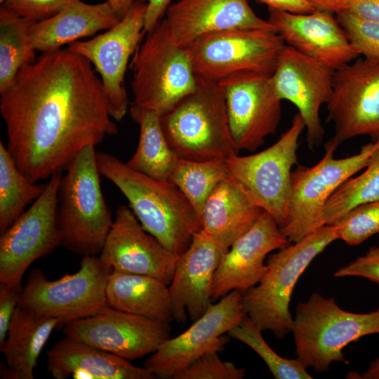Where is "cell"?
Returning <instances> with one entry per match:
<instances>
[{
	"instance_id": "6da1fadb",
	"label": "cell",
	"mask_w": 379,
	"mask_h": 379,
	"mask_svg": "<svg viewBox=\"0 0 379 379\" xmlns=\"http://www.w3.org/2000/svg\"><path fill=\"white\" fill-rule=\"evenodd\" d=\"M0 95L6 147L32 182L66 170L84 147L118 132L92 64L67 48L42 53Z\"/></svg>"
},
{
	"instance_id": "ee69618b",
	"label": "cell",
	"mask_w": 379,
	"mask_h": 379,
	"mask_svg": "<svg viewBox=\"0 0 379 379\" xmlns=\"http://www.w3.org/2000/svg\"><path fill=\"white\" fill-rule=\"evenodd\" d=\"M315 10L339 13L344 8L349 0H308Z\"/></svg>"
},
{
	"instance_id": "f546056e",
	"label": "cell",
	"mask_w": 379,
	"mask_h": 379,
	"mask_svg": "<svg viewBox=\"0 0 379 379\" xmlns=\"http://www.w3.org/2000/svg\"><path fill=\"white\" fill-rule=\"evenodd\" d=\"M34 21L0 8V93L8 88L19 70L36 60L29 36Z\"/></svg>"
},
{
	"instance_id": "d4e9b609",
	"label": "cell",
	"mask_w": 379,
	"mask_h": 379,
	"mask_svg": "<svg viewBox=\"0 0 379 379\" xmlns=\"http://www.w3.org/2000/svg\"><path fill=\"white\" fill-rule=\"evenodd\" d=\"M120 20L107 1L90 4L76 0L55 15L33 23L29 36L36 51H53L98 31L109 29Z\"/></svg>"
},
{
	"instance_id": "cb8c5ba5",
	"label": "cell",
	"mask_w": 379,
	"mask_h": 379,
	"mask_svg": "<svg viewBox=\"0 0 379 379\" xmlns=\"http://www.w3.org/2000/svg\"><path fill=\"white\" fill-rule=\"evenodd\" d=\"M47 368L56 379H154L147 368L65 336L47 352Z\"/></svg>"
},
{
	"instance_id": "8d00e7d4",
	"label": "cell",
	"mask_w": 379,
	"mask_h": 379,
	"mask_svg": "<svg viewBox=\"0 0 379 379\" xmlns=\"http://www.w3.org/2000/svg\"><path fill=\"white\" fill-rule=\"evenodd\" d=\"M245 375L244 368L222 361L218 352H210L192 362L175 379H242Z\"/></svg>"
},
{
	"instance_id": "d590c367",
	"label": "cell",
	"mask_w": 379,
	"mask_h": 379,
	"mask_svg": "<svg viewBox=\"0 0 379 379\" xmlns=\"http://www.w3.org/2000/svg\"><path fill=\"white\" fill-rule=\"evenodd\" d=\"M337 15L339 24L359 55L379 63V22L361 19L347 11Z\"/></svg>"
},
{
	"instance_id": "bcb514c9",
	"label": "cell",
	"mask_w": 379,
	"mask_h": 379,
	"mask_svg": "<svg viewBox=\"0 0 379 379\" xmlns=\"http://www.w3.org/2000/svg\"><path fill=\"white\" fill-rule=\"evenodd\" d=\"M360 378L364 379H379V357L371 362L367 371Z\"/></svg>"
},
{
	"instance_id": "1f68e13d",
	"label": "cell",
	"mask_w": 379,
	"mask_h": 379,
	"mask_svg": "<svg viewBox=\"0 0 379 379\" xmlns=\"http://www.w3.org/2000/svg\"><path fill=\"white\" fill-rule=\"evenodd\" d=\"M229 176L226 159L192 161L178 158L169 182L185 195L201 218L208 197Z\"/></svg>"
},
{
	"instance_id": "7bdbcfd3",
	"label": "cell",
	"mask_w": 379,
	"mask_h": 379,
	"mask_svg": "<svg viewBox=\"0 0 379 379\" xmlns=\"http://www.w3.org/2000/svg\"><path fill=\"white\" fill-rule=\"evenodd\" d=\"M269 8L295 13H307L315 11L308 0H258Z\"/></svg>"
},
{
	"instance_id": "ac0fdd59",
	"label": "cell",
	"mask_w": 379,
	"mask_h": 379,
	"mask_svg": "<svg viewBox=\"0 0 379 379\" xmlns=\"http://www.w3.org/2000/svg\"><path fill=\"white\" fill-rule=\"evenodd\" d=\"M335 71L328 63L286 44L271 77L279 97L294 105L302 117L310 149L324 138L320 109L331 98Z\"/></svg>"
},
{
	"instance_id": "4dcf8cb0",
	"label": "cell",
	"mask_w": 379,
	"mask_h": 379,
	"mask_svg": "<svg viewBox=\"0 0 379 379\" xmlns=\"http://www.w3.org/2000/svg\"><path fill=\"white\" fill-rule=\"evenodd\" d=\"M46 185L29 181L0 142V232L6 231L42 193Z\"/></svg>"
},
{
	"instance_id": "7a4b0ae2",
	"label": "cell",
	"mask_w": 379,
	"mask_h": 379,
	"mask_svg": "<svg viewBox=\"0 0 379 379\" xmlns=\"http://www.w3.org/2000/svg\"><path fill=\"white\" fill-rule=\"evenodd\" d=\"M99 173L125 196L143 229L180 255L202 228L199 215L180 190L130 168L115 156L96 152Z\"/></svg>"
},
{
	"instance_id": "d6a6232c",
	"label": "cell",
	"mask_w": 379,
	"mask_h": 379,
	"mask_svg": "<svg viewBox=\"0 0 379 379\" xmlns=\"http://www.w3.org/2000/svg\"><path fill=\"white\" fill-rule=\"evenodd\" d=\"M379 200V149L364 173L347 179L330 197L324 210L325 225H333L360 204Z\"/></svg>"
},
{
	"instance_id": "44dd1931",
	"label": "cell",
	"mask_w": 379,
	"mask_h": 379,
	"mask_svg": "<svg viewBox=\"0 0 379 379\" xmlns=\"http://www.w3.org/2000/svg\"><path fill=\"white\" fill-rule=\"evenodd\" d=\"M228 250L201 230L187 249L179 256L168 285L173 320L192 321L202 316L213 303L211 288L215 272Z\"/></svg>"
},
{
	"instance_id": "3957f363",
	"label": "cell",
	"mask_w": 379,
	"mask_h": 379,
	"mask_svg": "<svg viewBox=\"0 0 379 379\" xmlns=\"http://www.w3.org/2000/svg\"><path fill=\"white\" fill-rule=\"evenodd\" d=\"M195 90L161 116L166 140L178 158L227 159L237 155L230 132L225 96L218 83L197 75Z\"/></svg>"
},
{
	"instance_id": "52a82bcc",
	"label": "cell",
	"mask_w": 379,
	"mask_h": 379,
	"mask_svg": "<svg viewBox=\"0 0 379 379\" xmlns=\"http://www.w3.org/2000/svg\"><path fill=\"white\" fill-rule=\"evenodd\" d=\"M147 33L130 63L132 104L162 116L195 90L197 75L186 48L178 44L164 20Z\"/></svg>"
},
{
	"instance_id": "9a60e30c",
	"label": "cell",
	"mask_w": 379,
	"mask_h": 379,
	"mask_svg": "<svg viewBox=\"0 0 379 379\" xmlns=\"http://www.w3.org/2000/svg\"><path fill=\"white\" fill-rule=\"evenodd\" d=\"M326 104L334 126L329 140L337 147L358 135L378 139L379 63L359 58L336 69Z\"/></svg>"
},
{
	"instance_id": "8992f818",
	"label": "cell",
	"mask_w": 379,
	"mask_h": 379,
	"mask_svg": "<svg viewBox=\"0 0 379 379\" xmlns=\"http://www.w3.org/2000/svg\"><path fill=\"white\" fill-rule=\"evenodd\" d=\"M292 332L297 358L306 368L325 372L333 362L348 364L343 352L347 345L379 333V307L368 313L351 312L333 298L313 293L297 305Z\"/></svg>"
},
{
	"instance_id": "484cf974",
	"label": "cell",
	"mask_w": 379,
	"mask_h": 379,
	"mask_svg": "<svg viewBox=\"0 0 379 379\" xmlns=\"http://www.w3.org/2000/svg\"><path fill=\"white\" fill-rule=\"evenodd\" d=\"M262 211L229 176L216 186L206 201L201 215V230L228 250Z\"/></svg>"
},
{
	"instance_id": "277c9868",
	"label": "cell",
	"mask_w": 379,
	"mask_h": 379,
	"mask_svg": "<svg viewBox=\"0 0 379 379\" xmlns=\"http://www.w3.org/2000/svg\"><path fill=\"white\" fill-rule=\"evenodd\" d=\"M62 176L57 220L62 245L85 255H99L113 225L103 197L95 147H84Z\"/></svg>"
},
{
	"instance_id": "f1b7e54d",
	"label": "cell",
	"mask_w": 379,
	"mask_h": 379,
	"mask_svg": "<svg viewBox=\"0 0 379 379\" xmlns=\"http://www.w3.org/2000/svg\"><path fill=\"white\" fill-rule=\"evenodd\" d=\"M130 114L140 126L134 154L126 163L132 169L152 178L169 182L178 157L169 146L156 112L131 105Z\"/></svg>"
},
{
	"instance_id": "836d02e7",
	"label": "cell",
	"mask_w": 379,
	"mask_h": 379,
	"mask_svg": "<svg viewBox=\"0 0 379 379\" xmlns=\"http://www.w3.org/2000/svg\"><path fill=\"white\" fill-rule=\"evenodd\" d=\"M262 330L246 315L232 328L229 336L246 344L265 361L276 379H312L298 359H286L275 352L264 339Z\"/></svg>"
},
{
	"instance_id": "f35d334b",
	"label": "cell",
	"mask_w": 379,
	"mask_h": 379,
	"mask_svg": "<svg viewBox=\"0 0 379 379\" xmlns=\"http://www.w3.org/2000/svg\"><path fill=\"white\" fill-rule=\"evenodd\" d=\"M336 277H361L379 286V246L370 247L365 255L337 270Z\"/></svg>"
},
{
	"instance_id": "e575fe53",
	"label": "cell",
	"mask_w": 379,
	"mask_h": 379,
	"mask_svg": "<svg viewBox=\"0 0 379 379\" xmlns=\"http://www.w3.org/2000/svg\"><path fill=\"white\" fill-rule=\"evenodd\" d=\"M338 239L357 246L379 233V200L350 210L333 224Z\"/></svg>"
},
{
	"instance_id": "b9f144b4",
	"label": "cell",
	"mask_w": 379,
	"mask_h": 379,
	"mask_svg": "<svg viewBox=\"0 0 379 379\" xmlns=\"http://www.w3.org/2000/svg\"><path fill=\"white\" fill-rule=\"evenodd\" d=\"M147 7L144 18V30L148 32L162 20L171 0H141Z\"/></svg>"
},
{
	"instance_id": "9c48e42d",
	"label": "cell",
	"mask_w": 379,
	"mask_h": 379,
	"mask_svg": "<svg viewBox=\"0 0 379 379\" xmlns=\"http://www.w3.org/2000/svg\"><path fill=\"white\" fill-rule=\"evenodd\" d=\"M112 270L99 255L83 256L76 273L57 280H48L41 269H34L20 292L18 305L57 318L63 325L94 315L109 307L106 286Z\"/></svg>"
},
{
	"instance_id": "ba28073f",
	"label": "cell",
	"mask_w": 379,
	"mask_h": 379,
	"mask_svg": "<svg viewBox=\"0 0 379 379\" xmlns=\"http://www.w3.org/2000/svg\"><path fill=\"white\" fill-rule=\"evenodd\" d=\"M338 147L329 140L323 158L314 166H298L291 173L288 215L281 232L297 242L325 225L324 210L333 193L347 179L366 168L379 149V138L364 145L359 152L335 159Z\"/></svg>"
},
{
	"instance_id": "5b68a950",
	"label": "cell",
	"mask_w": 379,
	"mask_h": 379,
	"mask_svg": "<svg viewBox=\"0 0 379 379\" xmlns=\"http://www.w3.org/2000/svg\"><path fill=\"white\" fill-rule=\"evenodd\" d=\"M338 239L335 226L325 225L269 255L265 275L242 293L246 314L262 331H270L279 339L292 332L289 303L294 286L314 258Z\"/></svg>"
},
{
	"instance_id": "2e32d148",
	"label": "cell",
	"mask_w": 379,
	"mask_h": 379,
	"mask_svg": "<svg viewBox=\"0 0 379 379\" xmlns=\"http://www.w3.org/2000/svg\"><path fill=\"white\" fill-rule=\"evenodd\" d=\"M169 322L107 307L100 312L64 324L65 336L128 360L156 352L171 338Z\"/></svg>"
},
{
	"instance_id": "83f0119b",
	"label": "cell",
	"mask_w": 379,
	"mask_h": 379,
	"mask_svg": "<svg viewBox=\"0 0 379 379\" xmlns=\"http://www.w3.org/2000/svg\"><path fill=\"white\" fill-rule=\"evenodd\" d=\"M109 307L147 318L173 320L168 285L143 274L113 270L106 286Z\"/></svg>"
},
{
	"instance_id": "4316f807",
	"label": "cell",
	"mask_w": 379,
	"mask_h": 379,
	"mask_svg": "<svg viewBox=\"0 0 379 379\" xmlns=\"http://www.w3.org/2000/svg\"><path fill=\"white\" fill-rule=\"evenodd\" d=\"M60 321L40 315L18 305L7 337L0 345L6 358L3 378L33 379L37 359L53 329Z\"/></svg>"
},
{
	"instance_id": "7dc6e473",
	"label": "cell",
	"mask_w": 379,
	"mask_h": 379,
	"mask_svg": "<svg viewBox=\"0 0 379 379\" xmlns=\"http://www.w3.org/2000/svg\"><path fill=\"white\" fill-rule=\"evenodd\" d=\"M5 0H0L1 4H2Z\"/></svg>"
},
{
	"instance_id": "30bf717a",
	"label": "cell",
	"mask_w": 379,
	"mask_h": 379,
	"mask_svg": "<svg viewBox=\"0 0 379 379\" xmlns=\"http://www.w3.org/2000/svg\"><path fill=\"white\" fill-rule=\"evenodd\" d=\"M285 45L273 29H235L205 34L185 48L195 74L218 83L248 72L272 77Z\"/></svg>"
},
{
	"instance_id": "4fadbf2b",
	"label": "cell",
	"mask_w": 379,
	"mask_h": 379,
	"mask_svg": "<svg viewBox=\"0 0 379 379\" xmlns=\"http://www.w3.org/2000/svg\"><path fill=\"white\" fill-rule=\"evenodd\" d=\"M147 4L135 0L126 14L107 32L86 41H76L67 49L90 61L99 74L111 117L121 121L129 100L124 86L128 61L138 48L144 30Z\"/></svg>"
},
{
	"instance_id": "74e56055",
	"label": "cell",
	"mask_w": 379,
	"mask_h": 379,
	"mask_svg": "<svg viewBox=\"0 0 379 379\" xmlns=\"http://www.w3.org/2000/svg\"><path fill=\"white\" fill-rule=\"evenodd\" d=\"M76 0H5L1 4L18 16L38 22L49 18Z\"/></svg>"
},
{
	"instance_id": "7402d4cb",
	"label": "cell",
	"mask_w": 379,
	"mask_h": 379,
	"mask_svg": "<svg viewBox=\"0 0 379 379\" xmlns=\"http://www.w3.org/2000/svg\"><path fill=\"white\" fill-rule=\"evenodd\" d=\"M269 12L268 21L285 44L307 56L335 69L359 56L329 12L295 13L272 8Z\"/></svg>"
},
{
	"instance_id": "603a6c76",
	"label": "cell",
	"mask_w": 379,
	"mask_h": 379,
	"mask_svg": "<svg viewBox=\"0 0 379 379\" xmlns=\"http://www.w3.org/2000/svg\"><path fill=\"white\" fill-rule=\"evenodd\" d=\"M164 19L174 39L185 48L199 37L235 29L275 30L257 15L248 0H179L171 4Z\"/></svg>"
},
{
	"instance_id": "5bb4252c",
	"label": "cell",
	"mask_w": 379,
	"mask_h": 379,
	"mask_svg": "<svg viewBox=\"0 0 379 379\" xmlns=\"http://www.w3.org/2000/svg\"><path fill=\"white\" fill-rule=\"evenodd\" d=\"M242 293L233 290L212 303L193 324L181 334L169 338L146 359L144 366L157 378L175 377L206 353L220 352L229 341L224 336L247 315Z\"/></svg>"
},
{
	"instance_id": "ab89813d",
	"label": "cell",
	"mask_w": 379,
	"mask_h": 379,
	"mask_svg": "<svg viewBox=\"0 0 379 379\" xmlns=\"http://www.w3.org/2000/svg\"><path fill=\"white\" fill-rule=\"evenodd\" d=\"M19 291L0 283V345L6 340L10 323L19 303Z\"/></svg>"
},
{
	"instance_id": "60d3db41",
	"label": "cell",
	"mask_w": 379,
	"mask_h": 379,
	"mask_svg": "<svg viewBox=\"0 0 379 379\" xmlns=\"http://www.w3.org/2000/svg\"><path fill=\"white\" fill-rule=\"evenodd\" d=\"M343 11H347L361 19L379 22V0H349Z\"/></svg>"
},
{
	"instance_id": "ffe728a7",
	"label": "cell",
	"mask_w": 379,
	"mask_h": 379,
	"mask_svg": "<svg viewBox=\"0 0 379 379\" xmlns=\"http://www.w3.org/2000/svg\"><path fill=\"white\" fill-rule=\"evenodd\" d=\"M288 244L274 218L263 211L223 255L213 279L212 302L233 290L244 292L258 284L267 270V255Z\"/></svg>"
},
{
	"instance_id": "7c38bea8",
	"label": "cell",
	"mask_w": 379,
	"mask_h": 379,
	"mask_svg": "<svg viewBox=\"0 0 379 379\" xmlns=\"http://www.w3.org/2000/svg\"><path fill=\"white\" fill-rule=\"evenodd\" d=\"M62 171L53 173L41 195L0 237V283L21 291L29 265L62 245L58 196Z\"/></svg>"
},
{
	"instance_id": "8fae6325",
	"label": "cell",
	"mask_w": 379,
	"mask_h": 379,
	"mask_svg": "<svg viewBox=\"0 0 379 379\" xmlns=\"http://www.w3.org/2000/svg\"><path fill=\"white\" fill-rule=\"evenodd\" d=\"M305 128L298 112L272 145L258 153L226 159L230 176L253 201L270 214L280 228L286 222L292 168L298 164V139Z\"/></svg>"
},
{
	"instance_id": "d6986e66",
	"label": "cell",
	"mask_w": 379,
	"mask_h": 379,
	"mask_svg": "<svg viewBox=\"0 0 379 379\" xmlns=\"http://www.w3.org/2000/svg\"><path fill=\"white\" fill-rule=\"evenodd\" d=\"M146 232L126 206H119L99 255L113 270L150 276L169 285L179 258Z\"/></svg>"
},
{
	"instance_id": "f6af8a7d",
	"label": "cell",
	"mask_w": 379,
	"mask_h": 379,
	"mask_svg": "<svg viewBox=\"0 0 379 379\" xmlns=\"http://www.w3.org/2000/svg\"><path fill=\"white\" fill-rule=\"evenodd\" d=\"M134 1L135 0H107L120 19L126 14Z\"/></svg>"
},
{
	"instance_id": "e0dca14e",
	"label": "cell",
	"mask_w": 379,
	"mask_h": 379,
	"mask_svg": "<svg viewBox=\"0 0 379 379\" xmlns=\"http://www.w3.org/2000/svg\"><path fill=\"white\" fill-rule=\"evenodd\" d=\"M218 84L222 87L230 132L240 151L257 150L274 134L282 114V100L271 77L239 74Z\"/></svg>"
}]
</instances>
